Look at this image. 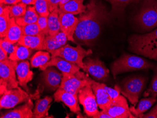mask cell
<instances>
[{
	"mask_svg": "<svg viewBox=\"0 0 157 118\" xmlns=\"http://www.w3.org/2000/svg\"><path fill=\"white\" fill-rule=\"evenodd\" d=\"M86 6L78 17L74 37L76 44L90 46L99 36L103 25L112 18L102 0H90Z\"/></svg>",
	"mask_w": 157,
	"mask_h": 118,
	"instance_id": "cell-1",
	"label": "cell"
},
{
	"mask_svg": "<svg viewBox=\"0 0 157 118\" xmlns=\"http://www.w3.org/2000/svg\"><path fill=\"white\" fill-rule=\"evenodd\" d=\"M131 52L157 60V27L144 34H135L128 40Z\"/></svg>",
	"mask_w": 157,
	"mask_h": 118,
	"instance_id": "cell-2",
	"label": "cell"
},
{
	"mask_svg": "<svg viewBox=\"0 0 157 118\" xmlns=\"http://www.w3.org/2000/svg\"><path fill=\"white\" fill-rule=\"evenodd\" d=\"M134 21L142 32H150L157 27V0H142Z\"/></svg>",
	"mask_w": 157,
	"mask_h": 118,
	"instance_id": "cell-3",
	"label": "cell"
},
{
	"mask_svg": "<svg viewBox=\"0 0 157 118\" xmlns=\"http://www.w3.org/2000/svg\"><path fill=\"white\" fill-rule=\"evenodd\" d=\"M156 66L153 63L141 57L134 55L124 54L114 62L111 71L114 79L119 74L125 72L144 69H154Z\"/></svg>",
	"mask_w": 157,
	"mask_h": 118,
	"instance_id": "cell-4",
	"label": "cell"
},
{
	"mask_svg": "<svg viewBox=\"0 0 157 118\" xmlns=\"http://www.w3.org/2000/svg\"><path fill=\"white\" fill-rule=\"evenodd\" d=\"M52 58L59 57L71 63L76 64L81 68L83 69V59L92 53L91 50H86L81 45L77 44L75 47L67 44L60 48L49 52Z\"/></svg>",
	"mask_w": 157,
	"mask_h": 118,
	"instance_id": "cell-5",
	"label": "cell"
},
{
	"mask_svg": "<svg viewBox=\"0 0 157 118\" xmlns=\"http://www.w3.org/2000/svg\"><path fill=\"white\" fill-rule=\"evenodd\" d=\"M146 81L145 78L140 76L127 78L120 87L121 93L136 106L141 93L145 88Z\"/></svg>",
	"mask_w": 157,
	"mask_h": 118,
	"instance_id": "cell-6",
	"label": "cell"
},
{
	"mask_svg": "<svg viewBox=\"0 0 157 118\" xmlns=\"http://www.w3.org/2000/svg\"><path fill=\"white\" fill-rule=\"evenodd\" d=\"M18 62L7 59L0 61L1 89H10L18 87L19 82L16 80V72Z\"/></svg>",
	"mask_w": 157,
	"mask_h": 118,
	"instance_id": "cell-7",
	"label": "cell"
},
{
	"mask_svg": "<svg viewBox=\"0 0 157 118\" xmlns=\"http://www.w3.org/2000/svg\"><path fill=\"white\" fill-rule=\"evenodd\" d=\"M78 101L83 106L84 111L89 117L96 118L99 113L96 96L90 83L82 88L78 94Z\"/></svg>",
	"mask_w": 157,
	"mask_h": 118,
	"instance_id": "cell-8",
	"label": "cell"
},
{
	"mask_svg": "<svg viewBox=\"0 0 157 118\" xmlns=\"http://www.w3.org/2000/svg\"><path fill=\"white\" fill-rule=\"evenodd\" d=\"M75 75L79 79H85L90 83L96 96L98 106L100 109L105 111L112 105V100L104 88V84L96 82L91 79L88 75L80 71Z\"/></svg>",
	"mask_w": 157,
	"mask_h": 118,
	"instance_id": "cell-9",
	"label": "cell"
},
{
	"mask_svg": "<svg viewBox=\"0 0 157 118\" xmlns=\"http://www.w3.org/2000/svg\"><path fill=\"white\" fill-rule=\"evenodd\" d=\"M29 99L27 92L19 87L7 89L1 97L0 107L1 109H10L20 103L27 102Z\"/></svg>",
	"mask_w": 157,
	"mask_h": 118,
	"instance_id": "cell-10",
	"label": "cell"
},
{
	"mask_svg": "<svg viewBox=\"0 0 157 118\" xmlns=\"http://www.w3.org/2000/svg\"><path fill=\"white\" fill-rule=\"evenodd\" d=\"M84 72L89 73L94 79L98 81H105L109 76V69L104 62L98 59L87 57L83 61Z\"/></svg>",
	"mask_w": 157,
	"mask_h": 118,
	"instance_id": "cell-11",
	"label": "cell"
},
{
	"mask_svg": "<svg viewBox=\"0 0 157 118\" xmlns=\"http://www.w3.org/2000/svg\"><path fill=\"white\" fill-rule=\"evenodd\" d=\"M62 74L63 78L59 88L74 95H78L80 90L89 83L85 79H79L71 73Z\"/></svg>",
	"mask_w": 157,
	"mask_h": 118,
	"instance_id": "cell-12",
	"label": "cell"
},
{
	"mask_svg": "<svg viewBox=\"0 0 157 118\" xmlns=\"http://www.w3.org/2000/svg\"><path fill=\"white\" fill-rule=\"evenodd\" d=\"M59 22L60 31L66 34L68 40L76 44L74 34L78 24V18L70 13H60Z\"/></svg>",
	"mask_w": 157,
	"mask_h": 118,
	"instance_id": "cell-13",
	"label": "cell"
},
{
	"mask_svg": "<svg viewBox=\"0 0 157 118\" xmlns=\"http://www.w3.org/2000/svg\"><path fill=\"white\" fill-rule=\"evenodd\" d=\"M41 76L44 85L49 89L55 91L60 86L63 74L54 67H48L43 71Z\"/></svg>",
	"mask_w": 157,
	"mask_h": 118,
	"instance_id": "cell-14",
	"label": "cell"
},
{
	"mask_svg": "<svg viewBox=\"0 0 157 118\" xmlns=\"http://www.w3.org/2000/svg\"><path fill=\"white\" fill-rule=\"evenodd\" d=\"M54 97L55 102H63L71 112L80 113L81 108L78 105V95H74L59 88L55 93Z\"/></svg>",
	"mask_w": 157,
	"mask_h": 118,
	"instance_id": "cell-15",
	"label": "cell"
},
{
	"mask_svg": "<svg viewBox=\"0 0 157 118\" xmlns=\"http://www.w3.org/2000/svg\"><path fill=\"white\" fill-rule=\"evenodd\" d=\"M48 67H55L62 73H71L74 74L79 72L81 68L78 65L71 63L59 57L52 58L45 65L40 67V69L44 71Z\"/></svg>",
	"mask_w": 157,
	"mask_h": 118,
	"instance_id": "cell-16",
	"label": "cell"
},
{
	"mask_svg": "<svg viewBox=\"0 0 157 118\" xmlns=\"http://www.w3.org/2000/svg\"><path fill=\"white\" fill-rule=\"evenodd\" d=\"M33 104L30 98L24 105L1 114V118H33Z\"/></svg>",
	"mask_w": 157,
	"mask_h": 118,
	"instance_id": "cell-17",
	"label": "cell"
},
{
	"mask_svg": "<svg viewBox=\"0 0 157 118\" xmlns=\"http://www.w3.org/2000/svg\"><path fill=\"white\" fill-rule=\"evenodd\" d=\"M16 73L19 85L28 92L27 84L32 81L33 75L30 69V64L28 61L25 60L18 63L16 68Z\"/></svg>",
	"mask_w": 157,
	"mask_h": 118,
	"instance_id": "cell-18",
	"label": "cell"
},
{
	"mask_svg": "<svg viewBox=\"0 0 157 118\" xmlns=\"http://www.w3.org/2000/svg\"><path fill=\"white\" fill-rule=\"evenodd\" d=\"M67 38L62 32L55 36H45L43 43V50L48 52L57 50L65 46L67 43Z\"/></svg>",
	"mask_w": 157,
	"mask_h": 118,
	"instance_id": "cell-19",
	"label": "cell"
},
{
	"mask_svg": "<svg viewBox=\"0 0 157 118\" xmlns=\"http://www.w3.org/2000/svg\"><path fill=\"white\" fill-rule=\"evenodd\" d=\"M111 5L109 11L111 18L121 16L124 14L125 10L128 5L131 4H138L142 0H106Z\"/></svg>",
	"mask_w": 157,
	"mask_h": 118,
	"instance_id": "cell-20",
	"label": "cell"
},
{
	"mask_svg": "<svg viewBox=\"0 0 157 118\" xmlns=\"http://www.w3.org/2000/svg\"><path fill=\"white\" fill-rule=\"evenodd\" d=\"M45 35L42 34L37 36L23 35L18 41V44L32 50H43V43Z\"/></svg>",
	"mask_w": 157,
	"mask_h": 118,
	"instance_id": "cell-21",
	"label": "cell"
},
{
	"mask_svg": "<svg viewBox=\"0 0 157 118\" xmlns=\"http://www.w3.org/2000/svg\"><path fill=\"white\" fill-rule=\"evenodd\" d=\"M84 0H70L63 6L59 7V13H70L76 15L85 11L87 6L84 5Z\"/></svg>",
	"mask_w": 157,
	"mask_h": 118,
	"instance_id": "cell-22",
	"label": "cell"
},
{
	"mask_svg": "<svg viewBox=\"0 0 157 118\" xmlns=\"http://www.w3.org/2000/svg\"><path fill=\"white\" fill-rule=\"evenodd\" d=\"M157 101L156 97H150L148 98H142L138 103L137 107L131 106L129 107L130 112L136 118H141L143 116L144 113L148 111L154 103Z\"/></svg>",
	"mask_w": 157,
	"mask_h": 118,
	"instance_id": "cell-23",
	"label": "cell"
},
{
	"mask_svg": "<svg viewBox=\"0 0 157 118\" xmlns=\"http://www.w3.org/2000/svg\"><path fill=\"white\" fill-rule=\"evenodd\" d=\"M52 98L50 96H46L42 99H38L35 102V107L33 111V118H44L48 115L50 104Z\"/></svg>",
	"mask_w": 157,
	"mask_h": 118,
	"instance_id": "cell-24",
	"label": "cell"
},
{
	"mask_svg": "<svg viewBox=\"0 0 157 118\" xmlns=\"http://www.w3.org/2000/svg\"><path fill=\"white\" fill-rule=\"evenodd\" d=\"M22 36V26L17 23L15 18L12 17L8 31L4 39L11 44H15L18 43Z\"/></svg>",
	"mask_w": 157,
	"mask_h": 118,
	"instance_id": "cell-25",
	"label": "cell"
},
{
	"mask_svg": "<svg viewBox=\"0 0 157 118\" xmlns=\"http://www.w3.org/2000/svg\"><path fill=\"white\" fill-rule=\"evenodd\" d=\"M104 88L112 100V105H121L129 109L125 97L121 95V88L119 86L116 85L114 89H113L104 84Z\"/></svg>",
	"mask_w": 157,
	"mask_h": 118,
	"instance_id": "cell-26",
	"label": "cell"
},
{
	"mask_svg": "<svg viewBox=\"0 0 157 118\" xmlns=\"http://www.w3.org/2000/svg\"><path fill=\"white\" fill-rule=\"evenodd\" d=\"M39 15L34 6H29L27 8L25 14L21 17L16 18L17 23L20 26H24L27 25L36 23L38 19Z\"/></svg>",
	"mask_w": 157,
	"mask_h": 118,
	"instance_id": "cell-27",
	"label": "cell"
},
{
	"mask_svg": "<svg viewBox=\"0 0 157 118\" xmlns=\"http://www.w3.org/2000/svg\"><path fill=\"white\" fill-rule=\"evenodd\" d=\"M105 111L113 118H136L129 109L121 105H112Z\"/></svg>",
	"mask_w": 157,
	"mask_h": 118,
	"instance_id": "cell-28",
	"label": "cell"
},
{
	"mask_svg": "<svg viewBox=\"0 0 157 118\" xmlns=\"http://www.w3.org/2000/svg\"><path fill=\"white\" fill-rule=\"evenodd\" d=\"M59 8L51 12L48 16V35L55 36L58 34L60 31L59 22Z\"/></svg>",
	"mask_w": 157,
	"mask_h": 118,
	"instance_id": "cell-29",
	"label": "cell"
},
{
	"mask_svg": "<svg viewBox=\"0 0 157 118\" xmlns=\"http://www.w3.org/2000/svg\"><path fill=\"white\" fill-rule=\"evenodd\" d=\"M10 5H6L2 14L0 15V36L4 38L10 25L11 17L10 14Z\"/></svg>",
	"mask_w": 157,
	"mask_h": 118,
	"instance_id": "cell-30",
	"label": "cell"
},
{
	"mask_svg": "<svg viewBox=\"0 0 157 118\" xmlns=\"http://www.w3.org/2000/svg\"><path fill=\"white\" fill-rule=\"evenodd\" d=\"M15 46V51L10 55L9 59L15 61L25 60L28 59L32 53V49L24 46Z\"/></svg>",
	"mask_w": 157,
	"mask_h": 118,
	"instance_id": "cell-31",
	"label": "cell"
},
{
	"mask_svg": "<svg viewBox=\"0 0 157 118\" xmlns=\"http://www.w3.org/2000/svg\"><path fill=\"white\" fill-rule=\"evenodd\" d=\"M52 59L49 52L40 51L37 52L31 59V66L37 68L45 65Z\"/></svg>",
	"mask_w": 157,
	"mask_h": 118,
	"instance_id": "cell-32",
	"label": "cell"
},
{
	"mask_svg": "<svg viewBox=\"0 0 157 118\" xmlns=\"http://www.w3.org/2000/svg\"><path fill=\"white\" fill-rule=\"evenodd\" d=\"M26 4L22 2L10 5V14L11 18H18L23 16L27 10Z\"/></svg>",
	"mask_w": 157,
	"mask_h": 118,
	"instance_id": "cell-33",
	"label": "cell"
},
{
	"mask_svg": "<svg viewBox=\"0 0 157 118\" xmlns=\"http://www.w3.org/2000/svg\"><path fill=\"white\" fill-rule=\"evenodd\" d=\"M34 6L39 15L41 17L49 16V0H36Z\"/></svg>",
	"mask_w": 157,
	"mask_h": 118,
	"instance_id": "cell-34",
	"label": "cell"
},
{
	"mask_svg": "<svg viewBox=\"0 0 157 118\" xmlns=\"http://www.w3.org/2000/svg\"><path fill=\"white\" fill-rule=\"evenodd\" d=\"M154 74L148 89L144 93V97H157V67L153 69Z\"/></svg>",
	"mask_w": 157,
	"mask_h": 118,
	"instance_id": "cell-35",
	"label": "cell"
},
{
	"mask_svg": "<svg viewBox=\"0 0 157 118\" xmlns=\"http://www.w3.org/2000/svg\"><path fill=\"white\" fill-rule=\"evenodd\" d=\"M22 29L23 35L24 36H37L42 34L37 23L22 26Z\"/></svg>",
	"mask_w": 157,
	"mask_h": 118,
	"instance_id": "cell-36",
	"label": "cell"
},
{
	"mask_svg": "<svg viewBox=\"0 0 157 118\" xmlns=\"http://www.w3.org/2000/svg\"><path fill=\"white\" fill-rule=\"evenodd\" d=\"M48 17H41L39 16L37 22V24L42 34H45L46 36L48 35Z\"/></svg>",
	"mask_w": 157,
	"mask_h": 118,
	"instance_id": "cell-37",
	"label": "cell"
},
{
	"mask_svg": "<svg viewBox=\"0 0 157 118\" xmlns=\"http://www.w3.org/2000/svg\"><path fill=\"white\" fill-rule=\"evenodd\" d=\"M0 41H1L0 47L3 48L4 51L8 53V54H10V55L14 51L15 46L13 45L14 44H11L4 39H2V38L1 39Z\"/></svg>",
	"mask_w": 157,
	"mask_h": 118,
	"instance_id": "cell-38",
	"label": "cell"
},
{
	"mask_svg": "<svg viewBox=\"0 0 157 118\" xmlns=\"http://www.w3.org/2000/svg\"><path fill=\"white\" fill-rule=\"evenodd\" d=\"M142 118H157V104L149 112L144 114Z\"/></svg>",
	"mask_w": 157,
	"mask_h": 118,
	"instance_id": "cell-39",
	"label": "cell"
},
{
	"mask_svg": "<svg viewBox=\"0 0 157 118\" xmlns=\"http://www.w3.org/2000/svg\"><path fill=\"white\" fill-rule=\"evenodd\" d=\"M62 0H49V11L53 12L56 9L59 8V5Z\"/></svg>",
	"mask_w": 157,
	"mask_h": 118,
	"instance_id": "cell-40",
	"label": "cell"
},
{
	"mask_svg": "<svg viewBox=\"0 0 157 118\" xmlns=\"http://www.w3.org/2000/svg\"><path fill=\"white\" fill-rule=\"evenodd\" d=\"M9 59V58L8 57V53L4 51L3 48L0 47V61L5 60Z\"/></svg>",
	"mask_w": 157,
	"mask_h": 118,
	"instance_id": "cell-41",
	"label": "cell"
},
{
	"mask_svg": "<svg viewBox=\"0 0 157 118\" xmlns=\"http://www.w3.org/2000/svg\"><path fill=\"white\" fill-rule=\"evenodd\" d=\"M21 0H0L1 3L6 5H13L20 2Z\"/></svg>",
	"mask_w": 157,
	"mask_h": 118,
	"instance_id": "cell-42",
	"label": "cell"
},
{
	"mask_svg": "<svg viewBox=\"0 0 157 118\" xmlns=\"http://www.w3.org/2000/svg\"><path fill=\"white\" fill-rule=\"evenodd\" d=\"M95 118H113L109 114L107 113L106 112L105 110H102L101 112H99L98 115Z\"/></svg>",
	"mask_w": 157,
	"mask_h": 118,
	"instance_id": "cell-43",
	"label": "cell"
},
{
	"mask_svg": "<svg viewBox=\"0 0 157 118\" xmlns=\"http://www.w3.org/2000/svg\"><path fill=\"white\" fill-rule=\"evenodd\" d=\"M36 0H21L20 2H23L26 5H34Z\"/></svg>",
	"mask_w": 157,
	"mask_h": 118,
	"instance_id": "cell-44",
	"label": "cell"
},
{
	"mask_svg": "<svg viewBox=\"0 0 157 118\" xmlns=\"http://www.w3.org/2000/svg\"><path fill=\"white\" fill-rule=\"evenodd\" d=\"M70 0H62L61 2H60L59 5V7H61V6H63V5H65L66 3H67L68 2H69Z\"/></svg>",
	"mask_w": 157,
	"mask_h": 118,
	"instance_id": "cell-45",
	"label": "cell"
}]
</instances>
